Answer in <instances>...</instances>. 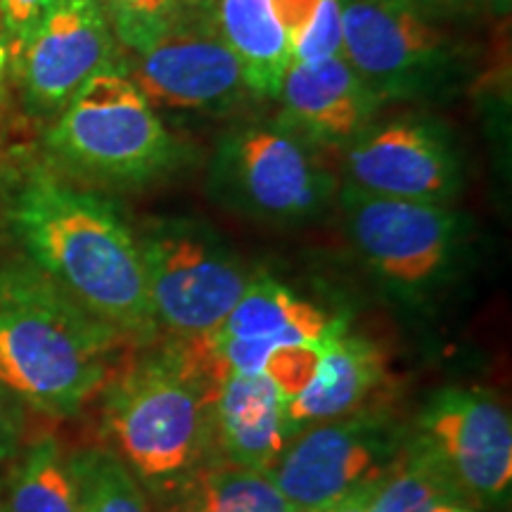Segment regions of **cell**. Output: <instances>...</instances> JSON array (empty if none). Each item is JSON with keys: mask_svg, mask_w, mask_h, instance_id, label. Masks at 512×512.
<instances>
[{"mask_svg": "<svg viewBox=\"0 0 512 512\" xmlns=\"http://www.w3.org/2000/svg\"><path fill=\"white\" fill-rule=\"evenodd\" d=\"M5 223L24 259L95 318L121 337L155 335L138 238L114 204L34 166L8 195Z\"/></svg>", "mask_w": 512, "mask_h": 512, "instance_id": "obj_1", "label": "cell"}, {"mask_svg": "<svg viewBox=\"0 0 512 512\" xmlns=\"http://www.w3.org/2000/svg\"><path fill=\"white\" fill-rule=\"evenodd\" d=\"M121 339L31 261L0 264V382L24 406L79 413L105 382Z\"/></svg>", "mask_w": 512, "mask_h": 512, "instance_id": "obj_2", "label": "cell"}, {"mask_svg": "<svg viewBox=\"0 0 512 512\" xmlns=\"http://www.w3.org/2000/svg\"><path fill=\"white\" fill-rule=\"evenodd\" d=\"M55 159L102 183L140 185L162 176L176 143L124 64L93 74L48 133Z\"/></svg>", "mask_w": 512, "mask_h": 512, "instance_id": "obj_3", "label": "cell"}, {"mask_svg": "<svg viewBox=\"0 0 512 512\" xmlns=\"http://www.w3.org/2000/svg\"><path fill=\"white\" fill-rule=\"evenodd\" d=\"M214 384L181 356L126 375L107 394V432L133 475L169 484L195 470L211 437Z\"/></svg>", "mask_w": 512, "mask_h": 512, "instance_id": "obj_4", "label": "cell"}, {"mask_svg": "<svg viewBox=\"0 0 512 512\" xmlns=\"http://www.w3.org/2000/svg\"><path fill=\"white\" fill-rule=\"evenodd\" d=\"M110 24L133 50V64L126 69L152 107L216 112L247 91L240 62L211 12L178 5L169 15L143 19L114 5Z\"/></svg>", "mask_w": 512, "mask_h": 512, "instance_id": "obj_5", "label": "cell"}, {"mask_svg": "<svg viewBox=\"0 0 512 512\" xmlns=\"http://www.w3.org/2000/svg\"><path fill=\"white\" fill-rule=\"evenodd\" d=\"M337 188L335 176L285 124L233 128L216 145L209 190L233 211L273 223L318 216Z\"/></svg>", "mask_w": 512, "mask_h": 512, "instance_id": "obj_6", "label": "cell"}, {"mask_svg": "<svg viewBox=\"0 0 512 512\" xmlns=\"http://www.w3.org/2000/svg\"><path fill=\"white\" fill-rule=\"evenodd\" d=\"M138 245L155 325L181 342L214 330L249 283L240 261L197 226L159 223Z\"/></svg>", "mask_w": 512, "mask_h": 512, "instance_id": "obj_7", "label": "cell"}, {"mask_svg": "<svg viewBox=\"0 0 512 512\" xmlns=\"http://www.w3.org/2000/svg\"><path fill=\"white\" fill-rule=\"evenodd\" d=\"M339 8V55L377 102L427 95L456 64L439 17L411 0H339Z\"/></svg>", "mask_w": 512, "mask_h": 512, "instance_id": "obj_8", "label": "cell"}, {"mask_svg": "<svg viewBox=\"0 0 512 512\" xmlns=\"http://www.w3.org/2000/svg\"><path fill=\"white\" fill-rule=\"evenodd\" d=\"M339 207L356 252L403 297L432 290L456 261L465 226L446 204L377 197L344 185Z\"/></svg>", "mask_w": 512, "mask_h": 512, "instance_id": "obj_9", "label": "cell"}, {"mask_svg": "<svg viewBox=\"0 0 512 512\" xmlns=\"http://www.w3.org/2000/svg\"><path fill=\"white\" fill-rule=\"evenodd\" d=\"M411 439L467 501L479 508L510 503L512 420L491 392L439 389L418 413Z\"/></svg>", "mask_w": 512, "mask_h": 512, "instance_id": "obj_10", "label": "cell"}, {"mask_svg": "<svg viewBox=\"0 0 512 512\" xmlns=\"http://www.w3.org/2000/svg\"><path fill=\"white\" fill-rule=\"evenodd\" d=\"M403 444L392 420L351 413L302 427L268 475L290 508L320 512L380 477Z\"/></svg>", "mask_w": 512, "mask_h": 512, "instance_id": "obj_11", "label": "cell"}, {"mask_svg": "<svg viewBox=\"0 0 512 512\" xmlns=\"http://www.w3.org/2000/svg\"><path fill=\"white\" fill-rule=\"evenodd\" d=\"M330 323L318 306L290 287L256 275L228 316L207 335L183 342L178 356L216 387L230 373H266L280 349L318 342Z\"/></svg>", "mask_w": 512, "mask_h": 512, "instance_id": "obj_12", "label": "cell"}, {"mask_svg": "<svg viewBox=\"0 0 512 512\" xmlns=\"http://www.w3.org/2000/svg\"><path fill=\"white\" fill-rule=\"evenodd\" d=\"M24 98L36 112H60L114 62V31L100 0H50L36 27L10 53Z\"/></svg>", "mask_w": 512, "mask_h": 512, "instance_id": "obj_13", "label": "cell"}, {"mask_svg": "<svg viewBox=\"0 0 512 512\" xmlns=\"http://www.w3.org/2000/svg\"><path fill=\"white\" fill-rule=\"evenodd\" d=\"M347 185L377 197L448 204L463 188L458 152L444 128L401 117L368 126L347 150Z\"/></svg>", "mask_w": 512, "mask_h": 512, "instance_id": "obj_14", "label": "cell"}, {"mask_svg": "<svg viewBox=\"0 0 512 512\" xmlns=\"http://www.w3.org/2000/svg\"><path fill=\"white\" fill-rule=\"evenodd\" d=\"M285 126L309 143L344 145L370 126L377 102L342 55L290 62L280 83Z\"/></svg>", "mask_w": 512, "mask_h": 512, "instance_id": "obj_15", "label": "cell"}, {"mask_svg": "<svg viewBox=\"0 0 512 512\" xmlns=\"http://www.w3.org/2000/svg\"><path fill=\"white\" fill-rule=\"evenodd\" d=\"M211 432L233 465L271 472L297 430L287 418V396L264 373H230L211 399Z\"/></svg>", "mask_w": 512, "mask_h": 512, "instance_id": "obj_16", "label": "cell"}, {"mask_svg": "<svg viewBox=\"0 0 512 512\" xmlns=\"http://www.w3.org/2000/svg\"><path fill=\"white\" fill-rule=\"evenodd\" d=\"M316 347V375L287 401V418L297 432L313 422L356 413L382 380L380 351L368 339L349 335L337 320H332Z\"/></svg>", "mask_w": 512, "mask_h": 512, "instance_id": "obj_17", "label": "cell"}, {"mask_svg": "<svg viewBox=\"0 0 512 512\" xmlns=\"http://www.w3.org/2000/svg\"><path fill=\"white\" fill-rule=\"evenodd\" d=\"M211 15L240 62L247 91L259 98H278L290 67V48L273 0H216Z\"/></svg>", "mask_w": 512, "mask_h": 512, "instance_id": "obj_18", "label": "cell"}, {"mask_svg": "<svg viewBox=\"0 0 512 512\" xmlns=\"http://www.w3.org/2000/svg\"><path fill=\"white\" fill-rule=\"evenodd\" d=\"M5 512H76L69 456L53 437H43L19 453L3 489Z\"/></svg>", "mask_w": 512, "mask_h": 512, "instance_id": "obj_19", "label": "cell"}, {"mask_svg": "<svg viewBox=\"0 0 512 512\" xmlns=\"http://www.w3.org/2000/svg\"><path fill=\"white\" fill-rule=\"evenodd\" d=\"M456 494L439 467L406 437L392 465L373 482L370 512H434Z\"/></svg>", "mask_w": 512, "mask_h": 512, "instance_id": "obj_20", "label": "cell"}, {"mask_svg": "<svg viewBox=\"0 0 512 512\" xmlns=\"http://www.w3.org/2000/svg\"><path fill=\"white\" fill-rule=\"evenodd\" d=\"M76 512H152L138 477L107 448H81L69 456Z\"/></svg>", "mask_w": 512, "mask_h": 512, "instance_id": "obj_21", "label": "cell"}, {"mask_svg": "<svg viewBox=\"0 0 512 512\" xmlns=\"http://www.w3.org/2000/svg\"><path fill=\"white\" fill-rule=\"evenodd\" d=\"M268 472L233 465L211 470L200 479L188 512H290Z\"/></svg>", "mask_w": 512, "mask_h": 512, "instance_id": "obj_22", "label": "cell"}, {"mask_svg": "<svg viewBox=\"0 0 512 512\" xmlns=\"http://www.w3.org/2000/svg\"><path fill=\"white\" fill-rule=\"evenodd\" d=\"M285 31L290 62H316L342 50L339 0H273Z\"/></svg>", "mask_w": 512, "mask_h": 512, "instance_id": "obj_23", "label": "cell"}, {"mask_svg": "<svg viewBox=\"0 0 512 512\" xmlns=\"http://www.w3.org/2000/svg\"><path fill=\"white\" fill-rule=\"evenodd\" d=\"M50 0H0V31L12 53L36 27Z\"/></svg>", "mask_w": 512, "mask_h": 512, "instance_id": "obj_24", "label": "cell"}, {"mask_svg": "<svg viewBox=\"0 0 512 512\" xmlns=\"http://www.w3.org/2000/svg\"><path fill=\"white\" fill-rule=\"evenodd\" d=\"M24 430V403L0 382V463L19 451Z\"/></svg>", "mask_w": 512, "mask_h": 512, "instance_id": "obj_25", "label": "cell"}, {"mask_svg": "<svg viewBox=\"0 0 512 512\" xmlns=\"http://www.w3.org/2000/svg\"><path fill=\"white\" fill-rule=\"evenodd\" d=\"M124 8L131 15L143 17V19H157L169 15L178 8V0H128V3H112Z\"/></svg>", "mask_w": 512, "mask_h": 512, "instance_id": "obj_26", "label": "cell"}, {"mask_svg": "<svg viewBox=\"0 0 512 512\" xmlns=\"http://www.w3.org/2000/svg\"><path fill=\"white\" fill-rule=\"evenodd\" d=\"M373 482L361 486V489L351 491V494L344 496L342 501L332 503L330 508H325L320 512H370V491H373Z\"/></svg>", "mask_w": 512, "mask_h": 512, "instance_id": "obj_27", "label": "cell"}, {"mask_svg": "<svg viewBox=\"0 0 512 512\" xmlns=\"http://www.w3.org/2000/svg\"><path fill=\"white\" fill-rule=\"evenodd\" d=\"M411 3L418 5L425 12H430V15L439 17L446 15V12H453V10H465L467 5L472 3V0H411Z\"/></svg>", "mask_w": 512, "mask_h": 512, "instance_id": "obj_28", "label": "cell"}, {"mask_svg": "<svg viewBox=\"0 0 512 512\" xmlns=\"http://www.w3.org/2000/svg\"><path fill=\"white\" fill-rule=\"evenodd\" d=\"M434 512H482V508H479L477 503H472V501H467L465 496H451V498H446L444 503L439 505L437 510Z\"/></svg>", "mask_w": 512, "mask_h": 512, "instance_id": "obj_29", "label": "cell"}, {"mask_svg": "<svg viewBox=\"0 0 512 512\" xmlns=\"http://www.w3.org/2000/svg\"><path fill=\"white\" fill-rule=\"evenodd\" d=\"M178 5L185 10H197V12H214L216 0H178Z\"/></svg>", "mask_w": 512, "mask_h": 512, "instance_id": "obj_30", "label": "cell"}, {"mask_svg": "<svg viewBox=\"0 0 512 512\" xmlns=\"http://www.w3.org/2000/svg\"><path fill=\"white\" fill-rule=\"evenodd\" d=\"M8 60H10V50H8V43H5L3 31H0V81H3V74H5V67H8Z\"/></svg>", "mask_w": 512, "mask_h": 512, "instance_id": "obj_31", "label": "cell"}, {"mask_svg": "<svg viewBox=\"0 0 512 512\" xmlns=\"http://www.w3.org/2000/svg\"><path fill=\"white\" fill-rule=\"evenodd\" d=\"M489 5L498 12V15H505V12L510 10V0H489Z\"/></svg>", "mask_w": 512, "mask_h": 512, "instance_id": "obj_32", "label": "cell"}, {"mask_svg": "<svg viewBox=\"0 0 512 512\" xmlns=\"http://www.w3.org/2000/svg\"><path fill=\"white\" fill-rule=\"evenodd\" d=\"M0 512H5V508H3V491H0Z\"/></svg>", "mask_w": 512, "mask_h": 512, "instance_id": "obj_33", "label": "cell"}, {"mask_svg": "<svg viewBox=\"0 0 512 512\" xmlns=\"http://www.w3.org/2000/svg\"><path fill=\"white\" fill-rule=\"evenodd\" d=\"M290 512H316V510H297V508H292Z\"/></svg>", "mask_w": 512, "mask_h": 512, "instance_id": "obj_34", "label": "cell"}, {"mask_svg": "<svg viewBox=\"0 0 512 512\" xmlns=\"http://www.w3.org/2000/svg\"><path fill=\"white\" fill-rule=\"evenodd\" d=\"M110 3H128V0H110Z\"/></svg>", "mask_w": 512, "mask_h": 512, "instance_id": "obj_35", "label": "cell"}]
</instances>
